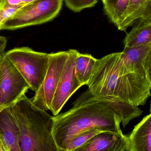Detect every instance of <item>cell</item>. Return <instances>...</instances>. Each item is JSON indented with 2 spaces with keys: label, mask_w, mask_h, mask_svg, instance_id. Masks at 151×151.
Returning a JSON list of instances; mask_svg holds the SVG:
<instances>
[{
  "label": "cell",
  "mask_w": 151,
  "mask_h": 151,
  "mask_svg": "<svg viewBox=\"0 0 151 151\" xmlns=\"http://www.w3.org/2000/svg\"><path fill=\"white\" fill-rule=\"evenodd\" d=\"M93 96L144 106L151 96V82L136 73L122 52L109 54L96 62L87 85Z\"/></svg>",
  "instance_id": "1"
},
{
  "label": "cell",
  "mask_w": 151,
  "mask_h": 151,
  "mask_svg": "<svg viewBox=\"0 0 151 151\" xmlns=\"http://www.w3.org/2000/svg\"><path fill=\"white\" fill-rule=\"evenodd\" d=\"M52 134L59 151H66L78 134L92 129L121 133L120 119L112 110L98 102L73 106L67 111L53 116Z\"/></svg>",
  "instance_id": "2"
},
{
  "label": "cell",
  "mask_w": 151,
  "mask_h": 151,
  "mask_svg": "<svg viewBox=\"0 0 151 151\" xmlns=\"http://www.w3.org/2000/svg\"><path fill=\"white\" fill-rule=\"evenodd\" d=\"M11 108L18 127L20 151H59L52 134L53 116L26 94Z\"/></svg>",
  "instance_id": "3"
},
{
  "label": "cell",
  "mask_w": 151,
  "mask_h": 151,
  "mask_svg": "<svg viewBox=\"0 0 151 151\" xmlns=\"http://www.w3.org/2000/svg\"><path fill=\"white\" fill-rule=\"evenodd\" d=\"M4 55L26 81L30 89L37 92L47 73L48 54L37 52L28 47H22L10 50Z\"/></svg>",
  "instance_id": "4"
},
{
  "label": "cell",
  "mask_w": 151,
  "mask_h": 151,
  "mask_svg": "<svg viewBox=\"0 0 151 151\" xmlns=\"http://www.w3.org/2000/svg\"><path fill=\"white\" fill-rule=\"evenodd\" d=\"M62 5L63 0H37L20 9L1 30H17L49 22L59 14Z\"/></svg>",
  "instance_id": "5"
},
{
  "label": "cell",
  "mask_w": 151,
  "mask_h": 151,
  "mask_svg": "<svg viewBox=\"0 0 151 151\" xmlns=\"http://www.w3.org/2000/svg\"><path fill=\"white\" fill-rule=\"evenodd\" d=\"M48 55V65L45 78L39 90L31 99L35 105L46 111H50L69 52L68 50L59 51Z\"/></svg>",
  "instance_id": "6"
},
{
  "label": "cell",
  "mask_w": 151,
  "mask_h": 151,
  "mask_svg": "<svg viewBox=\"0 0 151 151\" xmlns=\"http://www.w3.org/2000/svg\"><path fill=\"white\" fill-rule=\"evenodd\" d=\"M1 67L3 76L0 84V112L11 106L30 89L26 81L4 54Z\"/></svg>",
  "instance_id": "7"
},
{
  "label": "cell",
  "mask_w": 151,
  "mask_h": 151,
  "mask_svg": "<svg viewBox=\"0 0 151 151\" xmlns=\"http://www.w3.org/2000/svg\"><path fill=\"white\" fill-rule=\"evenodd\" d=\"M78 50H68L69 55L54 95L50 111L54 116L59 114L72 95L82 87L75 75V58Z\"/></svg>",
  "instance_id": "8"
},
{
  "label": "cell",
  "mask_w": 151,
  "mask_h": 151,
  "mask_svg": "<svg viewBox=\"0 0 151 151\" xmlns=\"http://www.w3.org/2000/svg\"><path fill=\"white\" fill-rule=\"evenodd\" d=\"M90 102H98L105 105L112 110L120 119L125 127L131 121L140 117L143 111L138 106H134L120 100L105 96H96L88 90L82 93L72 104L73 106Z\"/></svg>",
  "instance_id": "9"
},
{
  "label": "cell",
  "mask_w": 151,
  "mask_h": 151,
  "mask_svg": "<svg viewBox=\"0 0 151 151\" xmlns=\"http://www.w3.org/2000/svg\"><path fill=\"white\" fill-rule=\"evenodd\" d=\"M72 151H129L128 137L122 132L102 131Z\"/></svg>",
  "instance_id": "10"
},
{
  "label": "cell",
  "mask_w": 151,
  "mask_h": 151,
  "mask_svg": "<svg viewBox=\"0 0 151 151\" xmlns=\"http://www.w3.org/2000/svg\"><path fill=\"white\" fill-rule=\"evenodd\" d=\"M122 55L137 73L151 82V43L137 47H124Z\"/></svg>",
  "instance_id": "11"
},
{
  "label": "cell",
  "mask_w": 151,
  "mask_h": 151,
  "mask_svg": "<svg viewBox=\"0 0 151 151\" xmlns=\"http://www.w3.org/2000/svg\"><path fill=\"white\" fill-rule=\"evenodd\" d=\"M19 129L10 107L0 112V138L8 151H20Z\"/></svg>",
  "instance_id": "12"
},
{
  "label": "cell",
  "mask_w": 151,
  "mask_h": 151,
  "mask_svg": "<svg viewBox=\"0 0 151 151\" xmlns=\"http://www.w3.org/2000/svg\"><path fill=\"white\" fill-rule=\"evenodd\" d=\"M128 137L129 151H151V114L146 115Z\"/></svg>",
  "instance_id": "13"
},
{
  "label": "cell",
  "mask_w": 151,
  "mask_h": 151,
  "mask_svg": "<svg viewBox=\"0 0 151 151\" xmlns=\"http://www.w3.org/2000/svg\"><path fill=\"white\" fill-rule=\"evenodd\" d=\"M133 26L123 40L125 47H137L151 43V18L140 19Z\"/></svg>",
  "instance_id": "14"
},
{
  "label": "cell",
  "mask_w": 151,
  "mask_h": 151,
  "mask_svg": "<svg viewBox=\"0 0 151 151\" xmlns=\"http://www.w3.org/2000/svg\"><path fill=\"white\" fill-rule=\"evenodd\" d=\"M105 13L119 30L123 25L128 12L129 0H103Z\"/></svg>",
  "instance_id": "15"
},
{
  "label": "cell",
  "mask_w": 151,
  "mask_h": 151,
  "mask_svg": "<svg viewBox=\"0 0 151 151\" xmlns=\"http://www.w3.org/2000/svg\"><path fill=\"white\" fill-rule=\"evenodd\" d=\"M151 18V0H129L128 12L123 31L133 26L140 19Z\"/></svg>",
  "instance_id": "16"
},
{
  "label": "cell",
  "mask_w": 151,
  "mask_h": 151,
  "mask_svg": "<svg viewBox=\"0 0 151 151\" xmlns=\"http://www.w3.org/2000/svg\"><path fill=\"white\" fill-rule=\"evenodd\" d=\"M98 59L78 51L75 58V75L82 86L87 85Z\"/></svg>",
  "instance_id": "17"
},
{
  "label": "cell",
  "mask_w": 151,
  "mask_h": 151,
  "mask_svg": "<svg viewBox=\"0 0 151 151\" xmlns=\"http://www.w3.org/2000/svg\"><path fill=\"white\" fill-rule=\"evenodd\" d=\"M102 132L96 129H92L83 131L75 136L70 141L66 151H72L82 145L94 136Z\"/></svg>",
  "instance_id": "18"
},
{
  "label": "cell",
  "mask_w": 151,
  "mask_h": 151,
  "mask_svg": "<svg viewBox=\"0 0 151 151\" xmlns=\"http://www.w3.org/2000/svg\"><path fill=\"white\" fill-rule=\"evenodd\" d=\"M66 7L75 12H80L84 9L92 8L97 3L98 0H64Z\"/></svg>",
  "instance_id": "19"
},
{
  "label": "cell",
  "mask_w": 151,
  "mask_h": 151,
  "mask_svg": "<svg viewBox=\"0 0 151 151\" xmlns=\"http://www.w3.org/2000/svg\"><path fill=\"white\" fill-rule=\"evenodd\" d=\"M24 5L11 6L2 1L0 4V30L3 24Z\"/></svg>",
  "instance_id": "20"
},
{
  "label": "cell",
  "mask_w": 151,
  "mask_h": 151,
  "mask_svg": "<svg viewBox=\"0 0 151 151\" xmlns=\"http://www.w3.org/2000/svg\"><path fill=\"white\" fill-rule=\"evenodd\" d=\"M7 40L5 37L0 35V57L5 53V49L7 45Z\"/></svg>",
  "instance_id": "21"
},
{
  "label": "cell",
  "mask_w": 151,
  "mask_h": 151,
  "mask_svg": "<svg viewBox=\"0 0 151 151\" xmlns=\"http://www.w3.org/2000/svg\"><path fill=\"white\" fill-rule=\"evenodd\" d=\"M4 2L8 5L11 6H19V5H23L21 3L20 0H4Z\"/></svg>",
  "instance_id": "22"
},
{
  "label": "cell",
  "mask_w": 151,
  "mask_h": 151,
  "mask_svg": "<svg viewBox=\"0 0 151 151\" xmlns=\"http://www.w3.org/2000/svg\"><path fill=\"white\" fill-rule=\"evenodd\" d=\"M0 151H8L1 138H0Z\"/></svg>",
  "instance_id": "23"
},
{
  "label": "cell",
  "mask_w": 151,
  "mask_h": 151,
  "mask_svg": "<svg viewBox=\"0 0 151 151\" xmlns=\"http://www.w3.org/2000/svg\"><path fill=\"white\" fill-rule=\"evenodd\" d=\"M37 1V0H20L21 3H22V4H24V5L29 4L35 1Z\"/></svg>",
  "instance_id": "24"
},
{
  "label": "cell",
  "mask_w": 151,
  "mask_h": 151,
  "mask_svg": "<svg viewBox=\"0 0 151 151\" xmlns=\"http://www.w3.org/2000/svg\"><path fill=\"white\" fill-rule=\"evenodd\" d=\"M2 76L3 73L1 69V66H0V84H1V81L2 78Z\"/></svg>",
  "instance_id": "25"
},
{
  "label": "cell",
  "mask_w": 151,
  "mask_h": 151,
  "mask_svg": "<svg viewBox=\"0 0 151 151\" xmlns=\"http://www.w3.org/2000/svg\"><path fill=\"white\" fill-rule=\"evenodd\" d=\"M1 56L0 57V66H1Z\"/></svg>",
  "instance_id": "26"
},
{
  "label": "cell",
  "mask_w": 151,
  "mask_h": 151,
  "mask_svg": "<svg viewBox=\"0 0 151 151\" xmlns=\"http://www.w3.org/2000/svg\"><path fill=\"white\" fill-rule=\"evenodd\" d=\"M2 1V0H0V4H1V2Z\"/></svg>",
  "instance_id": "27"
},
{
  "label": "cell",
  "mask_w": 151,
  "mask_h": 151,
  "mask_svg": "<svg viewBox=\"0 0 151 151\" xmlns=\"http://www.w3.org/2000/svg\"><path fill=\"white\" fill-rule=\"evenodd\" d=\"M103 1V0H102V1Z\"/></svg>",
  "instance_id": "28"
}]
</instances>
